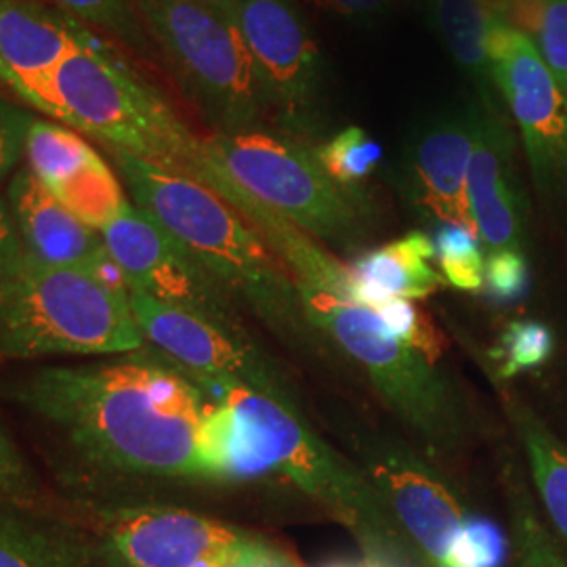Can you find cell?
I'll return each instance as SVG.
<instances>
[{
	"mask_svg": "<svg viewBox=\"0 0 567 567\" xmlns=\"http://www.w3.org/2000/svg\"><path fill=\"white\" fill-rule=\"evenodd\" d=\"M7 395L79 480H225L224 408L150 344L97 362L34 368Z\"/></svg>",
	"mask_w": 567,
	"mask_h": 567,
	"instance_id": "obj_1",
	"label": "cell"
},
{
	"mask_svg": "<svg viewBox=\"0 0 567 567\" xmlns=\"http://www.w3.org/2000/svg\"><path fill=\"white\" fill-rule=\"evenodd\" d=\"M110 154L128 198L163 225L240 309L303 362L324 365L343 379L355 372L309 320L297 284L278 255L224 196L135 156Z\"/></svg>",
	"mask_w": 567,
	"mask_h": 567,
	"instance_id": "obj_2",
	"label": "cell"
},
{
	"mask_svg": "<svg viewBox=\"0 0 567 567\" xmlns=\"http://www.w3.org/2000/svg\"><path fill=\"white\" fill-rule=\"evenodd\" d=\"M179 370L224 408L225 480L280 475L343 524L377 559L374 564L410 567L414 559H423L364 471L307 425L305 414L234 379Z\"/></svg>",
	"mask_w": 567,
	"mask_h": 567,
	"instance_id": "obj_3",
	"label": "cell"
},
{
	"mask_svg": "<svg viewBox=\"0 0 567 567\" xmlns=\"http://www.w3.org/2000/svg\"><path fill=\"white\" fill-rule=\"evenodd\" d=\"M20 100L81 135L164 171L196 179L203 140L161 91L84 34L79 44Z\"/></svg>",
	"mask_w": 567,
	"mask_h": 567,
	"instance_id": "obj_4",
	"label": "cell"
},
{
	"mask_svg": "<svg viewBox=\"0 0 567 567\" xmlns=\"http://www.w3.org/2000/svg\"><path fill=\"white\" fill-rule=\"evenodd\" d=\"M128 290L30 255L0 274V358L126 355L145 347Z\"/></svg>",
	"mask_w": 567,
	"mask_h": 567,
	"instance_id": "obj_5",
	"label": "cell"
},
{
	"mask_svg": "<svg viewBox=\"0 0 567 567\" xmlns=\"http://www.w3.org/2000/svg\"><path fill=\"white\" fill-rule=\"evenodd\" d=\"M297 290L328 343L429 450L456 454L471 446L473 412L440 365L400 343L374 309L309 284H297Z\"/></svg>",
	"mask_w": 567,
	"mask_h": 567,
	"instance_id": "obj_6",
	"label": "cell"
},
{
	"mask_svg": "<svg viewBox=\"0 0 567 567\" xmlns=\"http://www.w3.org/2000/svg\"><path fill=\"white\" fill-rule=\"evenodd\" d=\"M203 175L231 183L332 252L358 257L370 240L368 200L339 187L309 145L284 133L255 128L204 137L196 182Z\"/></svg>",
	"mask_w": 567,
	"mask_h": 567,
	"instance_id": "obj_7",
	"label": "cell"
},
{
	"mask_svg": "<svg viewBox=\"0 0 567 567\" xmlns=\"http://www.w3.org/2000/svg\"><path fill=\"white\" fill-rule=\"evenodd\" d=\"M142 20L217 133L255 131L267 114L240 30L224 0H137Z\"/></svg>",
	"mask_w": 567,
	"mask_h": 567,
	"instance_id": "obj_8",
	"label": "cell"
},
{
	"mask_svg": "<svg viewBox=\"0 0 567 567\" xmlns=\"http://www.w3.org/2000/svg\"><path fill=\"white\" fill-rule=\"evenodd\" d=\"M492 81L524 145L534 194L567 238V97L536 44L501 21L492 34Z\"/></svg>",
	"mask_w": 567,
	"mask_h": 567,
	"instance_id": "obj_9",
	"label": "cell"
},
{
	"mask_svg": "<svg viewBox=\"0 0 567 567\" xmlns=\"http://www.w3.org/2000/svg\"><path fill=\"white\" fill-rule=\"evenodd\" d=\"M284 135L313 147L322 126L324 58L297 0H224Z\"/></svg>",
	"mask_w": 567,
	"mask_h": 567,
	"instance_id": "obj_10",
	"label": "cell"
},
{
	"mask_svg": "<svg viewBox=\"0 0 567 567\" xmlns=\"http://www.w3.org/2000/svg\"><path fill=\"white\" fill-rule=\"evenodd\" d=\"M349 446L353 463L364 471L425 567H447L468 515L446 477L404 440L377 429L355 426Z\"/></svg>",
	"mask_w": 567,
	"mask_h": 567,
	"instance_id": "obj_11",
	"label": "cell"
},
{
	"mask_svg": "<svg viewBox=\"0 0 567 567\" xmlns=\"http://www.w3.org/2000/svg\"><path fill=\"white\" fill-rule=\"evenodd\" d=\"M100 234L110 257L121 267L128 290L187 309L236 339L255 343L238 303L133 200Z\"/></svg>",
	"mask_w": 567,
	"mask_h": 567,
	"instance_id": "obj_12",
	"label": "cell"
},
{
	"mask_svg": "<svg viewBox=\"0 0 567 567\" xmlns=\"http://www.w3.org/2000/svg\"><path fill=\"white\" fill-rule=\"evenodd\" d=\"M100 534L122 567H238L264 538L187 508L122 505L97 508Z\"/></svg>",
	"mask_w": 567,
	"mask_h": 567,
	"instance_id": "obj_13",
	"label": "cell"
},
{
	"mask_svg": "<svg viewBox=\"0 0 567 567\" xmlns=\"http://www.w3.org/2000/svg\"><path fill=\"white\" fill-rule=\"evenodd\" d=\"M128 299L145 343L173 364L204 377L234 379L305 414L297 391L259 344L240 341L200 316L156 301L140 290H128Z\"/></svg>",
	"mask_w": 567,
	"mask_h": 567,
	"instance_id": "obj_14",
	"label": "cell"
},
{
	"mask_svg": "<svg viewBox=\"0 0 567 567\" xmlns=\"http://www.w3.org/2000/svg\"><path fill=\"white\" fill-rule=\"evenodd\" d=\"M515 133L496 103H480L466 203L486 255L513 250L529 257V203Z\"/></svg>",
	"mask_w": 567,
	"mask_h": 567,
	"instance_id": "obj_15",
	"label": "cell"
},
{
	"mask_svg": "<svg viewBox=\"0 0 567 567\" xmlns=\"http://www.w3.org/2000/svg\"><path fill=\"white\" fill-rule=\"evenodd\" d=\"M477 112L480 105L423 124L405 147L398 179L405 200L419 213L471 231L475 227L468 215L466 179L477 140Z\"/></svg>",
	"mask_w": 567,
	"mask_h": 567,
	"instance_id": "obj_16",
	"label": "cell"
},
{
	"mask_svg": "<svg viewBox=\"0 0 567 567\" xmlns=\"http://www.w3.org/2000/svg\"><path fill=\"white\" fill-rule=\"evenodd\" d=\"M7 203L25 252L32 259L86 271L112 288L128 290L121 267L103 244L102 234L72 215L28 166L13 175Z\"/></svg>",
	"mask_w": 567,
	"mask_h": 567,
	"instance_id": "obj_17",
	"label": "cell"
},
{
	"mask_svg": "<svg viewBox=\"0 0 567 567\" xmlns=\"http://www.w3.org/2000/svg\"><path fill=\"white\" fill-rule=\"evenodd\" d=\"M0 567H122L100 532L0 494Z\"/></svg>",
	"mask_w": 567,
	"mask_h": 567,
	"instance_id": "obj_18",
	"label": "cell"
},
{
	"mask_svg": "<svg viewBox=\"0 0 567 567\" xmlns=\"http://www.w3.org/2000/svg\"><path fill=\"white\" fill-rule=\"evenodd\" d=\"M81 37L79 25L39 0H0V82L20 97L53 72Z\"/></svg>",
	"mask_w": 567,
	"mask_h": 567,
	"instance_id": "obj_19",
	"label": "cell"
},
{
	"mask_svg": "<svg viewBox=\"0 0 567 567\" xmlns=\"http://www.w3.org/2000/svg\"><path fill=\"white\" fill-rule=\"evenodd\" d=\"M435 246L423 231L368 248L347 265L353 284V303L374 309L391 299L421 301L435 295L444 278L435 269Z\"/></svg>",
	"mask_w": 567,
	"mask_h": 567,
	"instance_id": "obj_20",
	"label": "cell"
},
{
	"mask_svg": "<svg viewBox=\"0 0 567 567\" xmlns=\"http://www.w3.org/2000/svg\"><path fill=\"white\" fill-rule=\"evenodd\" d=\"M498 391L508 425L526 452L527 477L538 492L548 522L567 545V446L543 419L511 391L508 381L487 374Z\"/></svg>",
	"mask_w": 567,
	"mask_h": 567,
	"instance_id": "obj_21",
	"label": "cell"
},
{
	"mask_svg": "<svg viewBox=\"0 0 567 567\" xmlns=\"http://www.w3.org/2000/svg\"><path fill=\"white\" fill-rule=\"evenodd\" d=\"M426 13L456 65L475 82L482 103H496L492 34L503 20L496 0H429Z\"/></svg>",
	"mask_w": 567,
	"mask_h": 567,
	"instance_id": "obj_22",
	"label": "cell"
},
{
	"mask_svg": "<svg viewBox=\"0 0 567 567\" xmlns=\"http://www.w3.org/2000/svg\"><path fill=\"white\" fill-rule=\"evenodd\" d=\"M23 156L25 166L53 196L103 161L79 131L51 121L30 122Z\"/></svg>",
	"mask_w": 567,
	"mask_h": 567,
	"instance_id": "obj_23",
	"label": "cell"
},
{
	"mask_svg": "<svg viewBox=\"0 0 567 567\" xmlns=\"http://www.w3.org/2000/svg\"><path fill=\"white\" fill-rule=\"evenodd\" d=\"M526 475L519 461L515 458V452L511 447L503 450L501 480L507 498L513 543L517 550L519 567H567V561L557 547L550 529L538 513Z\"/></svg>",
	"mask_w": 567,
	"mask_h": 567,
	"instance_id": "obj_24",
	"label": "cell"
},
{
	"mask_svg": "<svg viewBox=\"0 0 567 567\" xmlns=\"http://www.w3.org/2000/svg\"><path fill=\"white\" fill-rule=\"evenodd\" d=\"M311 150L326 175L344 192L362 200H365V185L379 171L385 156L383 145L358 124L344 126L332 137L316 143Z\"/></svg>",
	"mask_w": 567,
	"mask_h": 567,
	"instance_id": "obj_25",
	"label": "cell"
},
{
	"mask_svg": "<svg viewBox=\"0 0 567 567\" xmlns=\"http://www.w3.org/2000/svg\"><path fill=\"white\" fill-rule=\"evenodd\" d=\"M555 351V337L547 324L538 320H517L503 330L498 347L482 362L487 374L511 381L522 372H534L547 364ZM480 360V358H477Z\"/></svg>",
	"mask_w": 567,
	"mask_h": 567,
	"instance_id": "obj_26",
	"label": "cell"
},
{
	"mask_svg": "<svg viewBox=\"0 0 567 567\" xmlns=\"http://www.w3.org/2000/svg\"><path fill=\"white\" fill-rule=\"evenodd\" d=\"M433 246L444 282L465 292H484L486 250L475 231L463 225L440 224Z\"/></svg>",
	"mask_w": 567,
	"mask_h": 567,
	"instance_id": "obj_27",
	"label": "cell"
},
{
	"mask_svg": "<svg viewBox=\"0 0 567 567\" xmlns=\"http://www.w3.org/2000/svg\"><path fill=\"white\" fill-rule=\"evenodd\" d=\"M65 16L114 34L118 41L145 51L147 37L137 0H44Z\"/></svg>",
	"mask_w": 567,
	"mask_h": 567,
	"instance_id": "obj_28",
	"label": "cell"
},
{
	"mask_svg": "<svg viewBox=\"0 0 567 567\" xmlns=\"http://www.w3.org/2000/svg\"><path fill=\"white\" fill-rule=\"evenodd\" d=\"M374 311L400 343L408 344L410 349L425 355L429 362L440 365L446 351V339H442L440 330L421 305L408 299H391L377 305Z\"/></svg>",
	"mask_w": 567,
	"mask_h": 567,
	"instance_id": "obj_29",
	"label": "cell"
},
{
	"mask_svg": "<svg viewBox=\"0 0 567 567\" xmlns=\"http://www.w3.org/2000/svg\"><path fill=\"white\" fill-rule=\"evenodd\" d=\"M507 559L508 540L503 527L473 515L452 545L447 567H505Z\"/></svg>",
	"mask_w": 567,
	"mask_h": 567,
	"instance_id": "obj_30",
	"label": "cell"
},
{
	"mask_svg": "<svg viewBox=\"0 0 567 567\" xmlns=\"http://www.w3.org/2000/svg\"><path fill=\"white\" fill-rule=\"evenodd\" d=\"M0 494L32 507H42V484L23 450L0 421Z\"/></svg>",
	"mask_w": 567,
	"mask_h": 567,
	"instance_id": "obj_31",
	"label": "cell"
},
{
	"mask_svg": "<svg viewBox=\"0 0 567 567\" xmlns=\"http://www.w3.org/2000/svg\"><path fill=\"white\" fill-rule=\"evenodd\" d=\"M529 41L564 89L567 97V0H545L538 25Z\"/></svg>",
	"mask_w": 567,
	"mask_h": 567,
	"instance_id": "obj_32",
	"label": "cell"
},
{
	"mask_svg": "<svg viewBox=\"0 0 567 567\" xmlns=\"http://www.w3.org/2000/svg\"><path fill=\"white\" fill-rule=\"evenodd\" d=\"M529 290V257L513 250L487 252L484 292L494 303L522 301Z\"/></svg>",
	"mask_w": 567,
	"mask_h": 567,
	"instance_id": "obj_33",
	"label": "cell"
},
{
	"mask_svg": "<svg viewBox=\"0 0 567 567\" xmlns=\"http://www.w3.org/2000/svg\"><path fill=\"white\" fill-rule=\"evenodd\" d=\"M30 122L11 107L0 105V183L16 171L23 156Z\"/></svg>",
	"mask_w": 567,
	"mask_h": 567,
	"instance_id": "obj_34",
	"label": "cell"
},
{
	"mask_svg": "<svg viewBox=\"0 0 567 567\" xmlns=\"http://www.w3.org/2000/svg\"><path fill=\"white\" fill-rule=\"evenodd\" d=\"M28 257L25 246L21 243L18 225L9 203L0 196V274L20 265Z\"/></svg>",
	"mask_w": 567,
	"mask_h": 567,
	"instance_id": "obj_35",
	"label": "cell"
},
{
	"mask_svg": "<svg viewBox=\"0 0 567 567\" xmlns=\"http://www.w3.org/2000/svg\"><path fill=\"white\" fill-rule=\"evenodd\" d=\"M326 11L344 18V20L368 21L381 16L389 0H313Z\"/></svg>",
	"mask_w": 567,
	"mask_h": 567,
	"instance_id": "obj_36",
	"label": "cell"
},
{
	"mask_svg": "<svg viewBox=\"0 0 567 567\" xmlns=\"http://www.w3.org/2000/svg\"><path fill=\"white\" fill-rule=\"evenodd\" d=\"M330 567H383V566H379V564H365V566H344V564H339V566H330Z\"/></svg>",
	"mask_w": 567,
	"mask_h": 567,
	"instance_id": "obj_37",
	"label": "cell"
},
{
	"mask_svg": "<svg viewBox=\"0 0 567 567\" xmlns=\"http://www.w3.org/2000/svg\"><path fill=\"white\" fill-rule=\"evenodd\" d=\"M426 2H429V0H426Z\"/></svg>",
	"mask_w": 567,
	"mask_h": 567,
	"instance_id": "obj_38",
	"label": "cell"
}]
</instances>
